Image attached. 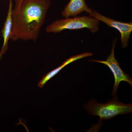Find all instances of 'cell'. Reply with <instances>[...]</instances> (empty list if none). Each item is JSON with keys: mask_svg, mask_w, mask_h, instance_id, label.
<instances>
[{"mask_svg": "<svg viewBox=\"0 0 132 132\" xmlns=\"http://www.w3.org/2000/svg\"><path fill=\"white\" fill-rule=\"evenodd\" d=\"M93 10L88 7L85 0H70L61 12L63 17L76 16L82 12L90 14Z\"/></svg>", "mask_w": 132, "mask_h": 132, "instance_id": "52a82bcc", "label": "cell"}, {"mask_svg": "<svg viewBox=\"0 0 132 132\" xmlns=\"http://www.w3.org/2000/svg\"><path fill=\"white\" fill-rule=\"evenodd\" d=\"M23 0H14L15 3V6L14 7H13V10H16L18 9Z\"/></svg>", "mask_w": 132, "mask_h": 132, "instance_id": "9c48e42d", "label": "cell"}, {"mask_svg": "<svg viewBox=\"0 0 132 132\" xmlns=\"http://www.w3.org/2000/svg\"><path fill=\"white\" fill-rule=\"evenodd\" d=\"M93 53L90 52H86L83 53L81 54L77 55H74L72 57H70L68 59L64 61L60 66H59L57 68L55 69L54 70L51 71V72L48 73L46 75L43 76L42 79L39 82L38 84V86L39 87L42 88L45 86L46 83L50 79L55 76L60 71H61L62 69L64 68L65 67L69 64H71L72 62L80 60V59L86 58V57H90L93 55Z\"/></svg>", "mask_w": 132, "mask_h": 132, "instance_id": "ba28073f", "label": "cell"}, {"mask_svg": "<svg viewBox=\"0 0 132 132\" xmlns=\"http://www.w3.org/2000/svg\"><path fill=\"white\" fill-rule=\"evenodd\" d=\"M13 5V0H9L7 15L2 30L3 43L0 52V60L7 51L9 41L10 39L12 26Z\"/></svg>", "mask_w": 132, "mask_h": 132, "instance_id": "8992f818", "label": "cell"}, {"mask_svg": "<svg viewBox=\"0 0 132 132\" xmlns=\"http://www.w3.org/2000/svg\"><path fill=\"white\" fill-rule=\"evenodd\" d=\"M89 15L104 22L111 27L116 29L121 35V41L122 47L124 48L128 45V41L132 31V22H121L110 19L99 13L95 10H93Z\"/></svg>", "mask_w": 132, "mask_h": 132, "instance_id": "5b68a950", "label": "cell"}, {"mask_svg": "<svg viewBox=\"0 0 132 132\" xmlns=\"http://www.w3.org/2000/svg\"><path fill=\"white\" fill-rule=\"evenodd\" d=\"M85 109L91 115L98 116L100 121L110 119L119 114L131 112L132 104L121 102L116 96L105 104L98 103L93 99L85 105Z\"/></svg>", "mask_w": 132, "mask_h": 132, "instance_id": "7a4b0ae2", "label": "cell"}, {"mask_svg": "<svg viewBox=\"0 0 132 132\" xmlns=\"http://www.w3.org/2000/svg\"><path fill=\"white\" fill-rule=\"evenodd\" d=\"M116 40L113 42L112 47L110 55L108 57L106 60H98L92 59L89 61L99 62L104 64L108 67L112 71L114 75V82L112 94L114 97L116 96L117 93L118 87L121 81H125L128 82L131 86H132V79L128 74L125 73L121 68L119 63L116 59L114 56V49L116 45Z\"/></svg>", "mask_w": 132, "mask_h": 132, "instance_id": "277c9868", "label": "cell"}, {"mask_svg": "<svg viewBox=\"0 0 132 132\" xmlns=\"http://www.w3.org/2000/svg\"><path fill=\"white\" fill-rule=\"evenodd\" d=\"M100 21L91 16H74L73 18H65L57 20L47 27L46 32L48 33H59L65 30H78L87 28L92 33L99 30Z\"/></svg>", "mask_w": 132, "mask_h": 132, "instance_id": "3957f363", "label": "cell"}, {"mask_svg": "<svg viewBox=\"0 0 132 132\" xmlns=\"http://www.w3.org/2000/svg\"><path fill=\"white\" fill-rule=\"evenodd\" d=\"M51 0H23L13 9L10 39L36 41L45 22Z\"/></svg>", "mask_w": 132, "mask_h": 132, "instance_id": "6da1fadb", "label": "cell"}]
</instances>
